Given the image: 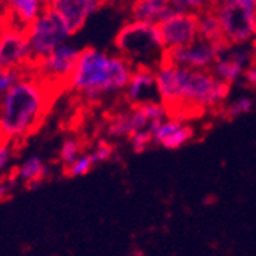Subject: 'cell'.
I'll return each instance as SVG.
<instances>
[{"instance_id":"cell-4","label":"cell","mask_w":256,"mask_h":256,"mask_svg":"<svg viewBox=\"0 0 256 256\" xmlns=\"http://www.w3.org/2000/svg\"><path fill=\"white\" fill-rule=\"evenodd\" d=\"M114 48L118 54L133 64V68L156 69L165 61L166 55L158 24L140 20H130L119 29Z\"/></svg>"},{"instance_id":"cell-23","label":"cell","mask_w":256,"mask_h":256,"mask_svg":"<svg viewBox=\"0 0 256 256\" xmlns=\"http://www.w3.org/2000/svg\"><path fill=\"white\" fill-rule=\"evenodd\" d=\"M128 142H130V146L134 152H144L150 146H152V134L150 130H142L132 134L128 138Z\"/></svg>"},{"instance_id":"cell-10","label":"cell","mask_w":256,"mask_h":256,"mask_svg":"<svg viewBox=\"0 0 256 256\" xmlns=\"http://www.w3.org/2000/svg\"><path fill=\"white\" fill-rule=\"evenodd\" d=\"M229 44L226 42H209L197 38L190 44L166 50L165 60L188 69L209 70L212 69L216 58L224 52Z\"/></svg>"},{"instance_id":"cell-26","label":"cell","mask_w":256,"mask_h":256,"mask_svg":"<svg viewBox=\"0 0 256 256\" xmlns=\"http://www.w3.org/2000/svg\"><path fill=\"white\" fill-rule=\"evenodd\" d=\"M12 156H14V144L0 138V172L10 166Z\"/></svg>"},{"instance_id":"cell-13","label":"cell","mask_w":256,"mask_h":256,"mask_svg":"<svg viewBox=\"0 0 256 256\" xmlns=\"http://www.w3.org/2000/svg\"><path fill=\"white\" fill-rule=\"evenodd\" d=\"M151 134L154 146L178 150L194 139V128L186 119L170 114L152 128Z\"/></svg>"},{"instance_id":"cell-7","label":"cell","mask_w":256,"mask_h":256,"mask_svg":"<svg viewBox=\"0 0 256 256\" xmlns=\"http://www.w3.org/2000/svg\"><path fill=\"white\" fill-rule=\"evenodd\" d=\"M80 52L81 49L76 44L66 42L55 48L48 55L36 60L32 72L52 88L66 87L75 69Z\"/></svg>"},{"instance_id":"cell-18","label":"cell","mask_w":256,"mask_h":256,"mask_svg":"<svg viewBox=\"0 0 256 256\" xmlns=\"http://www.w3.org/2000/svg\"><path fill=\"white\" fill-rule=\"evenodd\" d=\"M48 168L43 162V158L38 156H30L17 168L16 177L24 183L29 184V188H36L42 183V180L46 177Z\"/></svg>"},{"instance_id":"cell-22","label":"cell","mask_w":256,"mask_h":256,"mask_svg":"<svg viewBox=\"0 0 256 256\" xmlns=\"http://www.w3.org/2000/svg\"><path fill=\"white\" fill-rule=\"evenodd\" d=\"M253 108H254V102L252 98H248V96H240V98L230 101L226 106L224 113H226L229 119H238L244 114H248Z\"/></svg>"},{"instance_id":"cell-2","label":"cell","mask_w":256,"mask_h":256,"mask_svg":"<svg viewBox=\"0 0 256 256\" xmlns=\"http://www.w3.org/2000/svg\"><path fill=\"white\" fill-rule=\"evenodd\" d=\"M52 87L34 72H24L0 96V138L23 142L43 124L52 100Z\"/></svg>"},{"instance_id":"cell-25","label":"cell","mask_w":256,"mask_h":256,"mask_svg":"<svg viewBox=\"0 0 256 256\" xmlns=\"http://www.w3.org/2000/svg\"><path fill=\"white\" fill-rule=\"evenodd\" d=\"M20 75L22 74H18L16 70H11V69L0 66V96L5 94L14 86V82L18 80Z\"/></svg>"},{"instance_id":"cell-12","label":"cell","mask_w":256,"mask_h":256,"mask_svg":"<svg viewBox=\"0 0 256 256\" xmlns=\"http://www.w3.org/2000/svg\"><path fill=\"white\" fill-rule=\"evenodd\" d=\"M253 64L250 44H235L228 46L224 52L216 58L212 66V72L229 86L242 81L247 69Z\"/></svg>"},{"instance_id":"cell-16","label":"cell","mask_w":256,"mask_h":256,"mask_svg":"<svg viewBox=\"0 0 256 256\" xmlns=\"http://www.w3.org/2000/svg\"><path fill=\"white\" fill-rule=\"evenodd\" d=\"M48 8L54 11L72 32L76 34L82 26H86L92 12L80 0H48Z\"/></svg>"},{"instance_id":"cell-11","label":"cell","mask_w":256,"mask_h":256,"mask_svg":"<svg viewBox=\"0 0 256 256\" xmlns=\"http://www.w3.org/2000/svg\"><path fill=\"white\" fill-rule=\"evenodd\" d=\"M160 34L166 50L182 48L196 42L198 37L197 14L189 11H177L162 23H158Z\"/></svg>"},{"instance_id":"cell-34","label":"cell","mask_w":256,"mask_h":256,"mask_svg":"<svg viewBox=\"0 0 256 256\" xmlns=\"http://www.w3.org/2000/svg\"><path fill=\"white\" fill-rule=\"evenodd\" d=\"M254 18H256V5H254Z\"/></svg>"},{"instance_id":"cell-21","label":"cell","mask_w":256,"mask_h":256,"mask_svg":"<svg viewBox=\"0 0 256 256\" xmlns=\"http://www.w3.org/2000/svg\"><path fill=\"white\" fill-rule=\"evenodd\" d=\"M82 154V145L80 140L70 138V139H66L62 144H61V148H60V160L62 162L64 166H69L70 164H74L75 160Z\"/></svg>"},{"instance_id":"cell-24","label":"cell","mask_w":256,"mask_h":256,"mask_svg":"<svg viewBox=\"0 0 256 256\" xmlns=\"http://www.w3.org/2000/svg\"><path fill=\"white\" fill-rule=\"evenodd\" d=\"M176 2L182 11H189L196 14L215 6V0H176Z\"/></svg>"},{"instance_id":"cell-27","label":"cell","mask_w":256,"mask_h":256,"mask_svg":"<svg viewBox=\"0 0 256 256\" xmlns=\"http://www.w3.org/2000/svg\"><path fill=\"white\" fill-rule=\"evenodd\" d=\"M93 151H94L96 157H98L100 164L107 162V160H110L113 157V154H114V148L110 144H107V142H100L98 145L93 148Z\"/></svg>"},{"instance_id":"cell-8","label":"cell","mask_w":256,"mask_h":256,"mask_svg":"<svg viewBox=\"0 0 256 256\" xmlns=\"http://www.w3.org/2000/svg\"><path fill=\"white\" fill-rule=\"evenodd\" d=\"M36 62L24 28L6 23L0 34V66L18 74L30 72Z\"/></svg>"},{"instance_id":"cell-9","label":"cell","mask_w":256,"mask_h":256,"mask_svg":"<svg viewBox=\"0 0 256 256\" xmlns=\"http://www.w3.org/2000/svg\"><path fill=\"white\" fill-rule=\"evenodd\" d=\"M222 40L230 46L250 44L256 37L254 8L238 5H215Z\"/></svg>"},{"instance_id":"cell-33","label":"cell","mask_w":256,"mask_h":256,"mask_svg":"<svg viewBox=\"0 0 256 256\" xmlns=\"http://www.w3.org/2000/svg\"><path fill=\"white\" fill-rule=\"evenodd\" d=\"M126 0H108V4H113V5H120V4H125Z\"/></svg>"},{"instance_id":"cell-32","label":"cell","mask_w":256,"mask_h":256,"mask_svg":"<svg viewBox=\"0 0 256 256\" xmlns=\"http://www.w3.org/2000/svg\"><path fill=\"white\" fill-rule=\"evenodd\" d=\"M250 49H252V56H253V64H256V37L252 40L250 43Z\"/></svg>"},{"instance_id":"cell-19","label":"cell","mask_w":256,"mask_h":256,"mask_svg":"<svg viewBox=\"0 0 256 256\" xmlns=\"http://www.w3.org/2000/svg\"><path fill=\"white\" fill-rule=\"evenodd\" d=\"M197 23H198V37L209 42H224L220 18L216 16L215 6L208 8L197 14Z\"/></svg>"},{"instance_id":"cell-30","label":"cell","mask_w":256,"mask_h":256,"mask_svg":"<svg viewBox=\"0 0 256 256\" xmlns=\"http://www.w3.org/2000/svg\"><path fill=\"white\" fill-rule=\"evenodd\" d=\"M242 81H246V84H248L252 87H256V64H252V66L247 69Z\"/></svg>"},{"instance_id":"cell-29","label":"cell","mask_w":256,"mask_h":256,"mask_svg":"<svg viewBox=\"0 0 256 256\" xmlns=\"http://www.w3.org/2000/svg\"><path fill=\"white\" fill-rule=\"evenodd\" d=\"M80 2H81L82 5H86L92 14H94L98 10H101L104 5H107V4H108V0H80Z\"/></svg>"},{"instance_id":"cell-15","label":"cell","mask_w":256,"mask_h":256,"mask_svg":"<svg viewBox=\"0 0 256 256\" xmlns=\"http://www.w3.org/2000/svg\"><path fill=\"white\" fill-rule=\"evenodd\" d=\"M182 11L176 0H133L130 6L132 20L158 24L174 12Z\"/></svg>"},{"instance_id":"cell-1","label":"cell","mask_w":256,"mask_h":256,"mask_svg":"<svg viewBox=\"0 0 256 256\" xmlns=\"http://www.w3.org/2000/svg\"><path fill=\"white\" fill-rule=\"evenodd\" d=\"M158 101L171 116L189 119L221 107L229 98L230 86L221 81L210 69H188L164 61L156 68Z\"/></svg>"},{"instance_id":"cell-5","label":"cell","mask_w":256,"mask_h":256,"mask_svg":"<svg viewBox=\"0 0 256 256\" xmlns=\"http://www.w3.org/2000/svg\"><path fill=\"white\" fill-rule=\"evenodd\" d=\"M170 116V112L164 102L148 101L144 104L132 106L130 110L116 113L107 122V134L110 138L128 139L132 134L142 130H152V128L165 118Z\"/></svg>"},{"instance_id":"cell-17","label":"cell","mask_w":256,"mask_h":256,"mask_svg":"<svg viewBox=\"0 0 256 256\" xmlns=\"http://www.w3.org/2000/svg\"><path fill=\"white\" fill-rule=\"evenodd\" d=\"M4 5L8 23L26 28L48 8V0H4Z\"/></svg>"},{"instance_id":"cell-6","label":"cell","mask_w":256,"mask_h":256,"mask_svg":"<svg viewBox=\"0 0 256 256\" xmlns=\"http://www.w3.org/2000/svg\"><path fill=\"white\" fill-rule=\"evenodd\" d=\"M36 60L48 55L60 44L69 42L72 32L54 11L46 8L34 22L24 28Z\"/></svg>"},{"instance_id":"cell-20","label":"cell","mask_w":256,"mask_h":256,"mask_svg":"<svg viewBox=\"0 0 256 256\" xmlns=\"http://www.w3.org/2000/svg\"><path fill=\"white\" fill-rule=\"evenodd\" d=\"M96 165H100V160L96 157L94 151H87L82 152L74 164H70L68 166V174L70 177H82L86 174H88Z\"/></svg>"},{"instance_id":"cell-28","label":"cell","mask_w":256,"mask_h":256,"mask_svg":"<svg viewBox=\"0 0 256 256\" xmlns=\"http://www.w3.org/2000/svg\"><path fill=\"white\" fill-rule=\"evenodd\" d=\"M215 5H238V6L254 8L256 0H215Z\"/></svg>"},{"instance_id":"cell-14","label":"cell","mask_w":256,"mask_h":256,"mask_svg":"<svg viewBox=\"0 0 256 256\" xmlns=\"http://www.w3.org/2000/svg\"><path fill=\"white\" fill-rule=\"evenodd\" d=\"M125 100L132 106L144 104L148 101H157V80L156 69L151 68H134L128 84L124 90Z\"/></svg>"},{"instance_id":"cell-31","label":"cell","mask_w":256,"mask_h":256,"mask_svg":"<svg viewBox=\"0 0 256 256\" xmlns=\"http://www.w3.org/2000/svg\"><path fill=\"white\" fill-rule=\"evenodd\" d=\"M10 190V184L8 183H0V197H5Z\"/></svg>"},{"instance_id":"cell-35","label":"cell","mask_w":256,"mask_h":256,"mask_svg":"<svg viewBox=\"0 0 256 256\" xmlns=\"http://www.w3.org/2000/svg\"><path fill=\"white\" fill-rule=\"evenodd\" d=\"M0 34H2V26H0Z\"/></svg>"},{"instance_id":"cell-3","label":"cell","mask_w":256,"mask_h":256,"mask_svg":"<svg viewBox=\"0 0 256 256\" xmlns=\"http://www.w3.org/2000/svg\"><path fill=\"white\" fill-rule=\"evenodd\" d=\"M133 70V64L118 52L86 48L66 87L87 101H100L124 92Z\"/></svg>"}]
</instances>
